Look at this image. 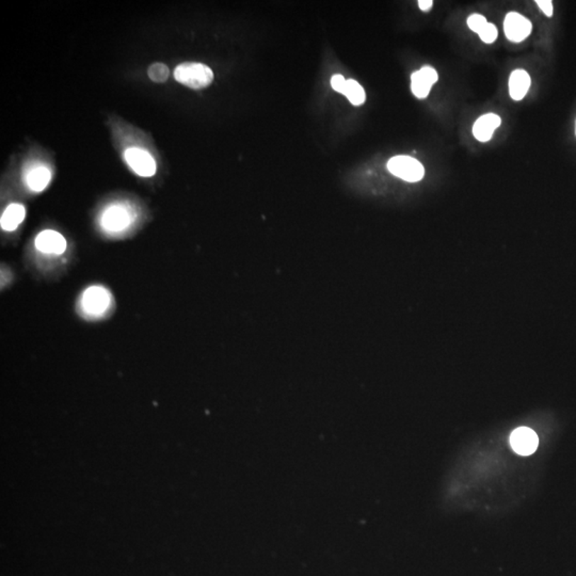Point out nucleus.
Wrapping results in <instances>:
<instances>
[{
	"mask_svg": "<svg viewBox=\"0 0 576 576\" xmlns=\"http://www.w3.org/2000/svg\"><path fill=\"white\" fill-rule=\"evenodd\" d=\"M392 175L410 183L421 181L425 175L423 165L410 156H395L387 162Z\"/></svg>",
	"mask_w": 576,
	"mask_h": 576,
	"instance_id": "nucleus-4",
	"label": "nucleus"
},
{
	"mask_svg": "<svg viewBox=\"0 0 576 576\" xmlns=\"http://www.w3.org/2000/svg\"><path fill=\"white\" fill-rule=\"evenodd\" d=\"M480 39L482 40V42L487 44L493 43L495 42V40L497 39V35H499V31H497V27L494 25L491 24V23H488V24L484 26V28L480 31Z\"/></svg>",
	"mask_w": 576,
	"mask_h": 576,
	"instance_id": "nucleus-16",
	"label": "nucleus"
},
{
	"mask_svg": "<svg viewBox=\"0 0 576 576\" xmlns=\"http://www.w3.org/2000/svg\"><path fill=\"white\" fill-rule=\"evenodd\" d=\"M52 179L50 169L44 166H38L31 169L26 175V184L33 192H41L48 187Z\"/></svg>",
	"mask_w": 576,
	"mask_h": 576,
	"instance_id": "nucleus-13",
	"label": "nucleus"
},
{
	"mask_svg": "<svg viewBox=\"0 0 576 576\" xmlns=\"http://www.w3.org/2000/svg\"><path fill=\"white\" fill-rule=\"evenodd\" d=\"M502 120L497 114L488 113L480 116L473 126L474 137L480 142H488L492 138L495 129L501 125Z\"/></svg>",
	"mask_w": 576,
	"mask_h": 576,
	"instance_id": "nucleus-10",
	"label": "nucleus"
},
{
	"mask_svg": "<svg viewBox=\"0 0 576 576\" xmlns=\"http://www.w3.org/2000/svg\"><path fill=\"white\" fill-rule=\"evenodd\" d=\"M125 162L131 170L142 177H151L156 173V162L151 154L139 148H129L124 153Z\"/></svg>",
	"mask_w": 576,
	"mask_h": 576,
	"instance_id": "nucleus-5",
	"label": "nucleus"
},
{
	"mask_svg": "<svg viewBox=\"0 0 576 576\" xmlns=\"http://www.w3.org/2000/svg\"><path fill=\"white\" fill-rule=\"evenodd\" d=\"M344 95H346L349 101L355 106L363 105L366 101V94L363 87L353 79L347 80L346 90H345Z\"/></svg>",
	"mask_w": 576,
	"mask_h": 576,
	"instance_id": "nucleus-14",
	"label": "nucleus"
},
{
	"mask_svg": "<svg viewBox=\"0 0 576 576\" xmlns=\"http://www.w3.org/2000/svg\"><path fill=\"white\" fill-rule=\"evenodd\" d=\"M113 306V298L108 288L101 285L90 286L84 289L79 300V312L89 321L103 319Z\"/></svg>",
	"mask_w": 576,
	"mask_h": 576,
	"instance_id": "nucleus-1",
	"label": "nucleus"
},
{
	"mask_svg": "<svg viewBox=\"0 0 576 576\" xmlns=\"http://www.w3.org/2000/svg\"><path fill=\"white\" fill-rule=\"evenodd\" d=\"M175 78L179 84L196 90L209 87L213 82L214 73L203 63L185 62L175 69Z\"/></svg>",
	"mask_w": 576,
	"mask_h": 576,
	"instance_id": "nucleus-2",
	"label": "nucleus"
},
{
	"mask_svg": "<svg viewBox=\"0 0 576 576\" xmlns=\"http://www.w3.org/2000/svg\"><path fill=\"white\" fill-rule=\"evenodd\" d=\"M432 6H433V1H432V0H419V7L421 11H429Z\"/></svg>",
	"mask_w": 576,
	"mask_h": 576,
	"instance_id": "nucleus-20",
	"label": "nucleus"
},
{
	"mask_svg": "<svg viewBox=\"0 0 576 576\" xmlns=\"http://www.w3.org/2000/svg\"><path fill=\"white\" fill-rule=\"evenodd\" d=\"M135 214L124 204H113L105 209L101 217V226L108 234H120L131 228Z\"/></svg>",
	"mask_w": 576,
	"mask_h": 576,
	"instance_id": "nucleus-3",
	"label": "nucleus"
},
{
	"mask_svg": "<svg viewBox=\"0 0 576 576\" xmlns=\"http://www.w3.org/2000/svg\"><path fill=\"white\" fill-rule=\"evenodd\" d=\"M531 87V77L527 72L516 70L512 72L509 78V93L514 101L524 99Z\"/></svg>",
	"mask_w": 576,
	"mask_h": 576,
	"instance_id": "nucleus-11",
	"label": "nucleus"
},
{
	"mask_svg": "<svg viewBox=\"0 0 576 576\" xmlns=\"http://www.w3.org/2000/svg\"><path fill=\"white\" fill-rule=\"evenodd\" d=\"M487 24H488V22H487L486 18L480 16V14H472V16L467 18V26L470 27L472 31L476 33H480Z\"/></svg>",
	"mask_w": 576,
	"mask_h": 576,
	"instance_id": "nucleus-17",
	"label": "nucleus"
},
{
	"mask_svg": "<svg viewBox=\"0 0 576 576\" xmlns=\"http://www.w3.org/2000/svg\"><path fill=\"white\" fill-rule=\"evenodd\" d=\"M439 79L437 71L431 67H421L411 76V89L417 99H426L432 86Z\"/></svg>",
	"mask_w": 576,
	"mask_h": 576,
	"instance_id": "nucleus-8",
	"label": "nucleus"
},
{
	"mask_svg": "<svg viewBox=\"0 0 576 576\" xmlns=\"http://www.w3.org/2000/svg\"><path fill=\"white\" fill-rule=\"evenodd\" d=\"M531 29H533L531 23L520 13L510 12L506 16L504 31H505L506 37L510 41L516 42V43L524 41L531 35Z\"/></svg>",
	"mask_w": 576,
	"mask_h": 576,
	"instance_id": "nucleus-6",
	"label": "nucleus"
},
{
	"mask_svg": "<svg viewBox=\"0 0 576 576\" xmlns=\"http://www.w3.org/2000/svg\"><path fill=\"white\" fill-rule=\"evenodd\" d=\"M38 251L46 255H61L67 250V240L60 233L45 230L38 235L35 241Z\"/></svg>",
	"mask_w": 576,
	"mask_h": 576,
	"instance_id": "nucleus-7",
	"label": "nucleus"
},
{
	"mask_svg": "<svg viewBox=\"0 0 576 576\" xmlns=\"http://www.w3.org/2000/svg\"><path fill=\"white\" fill-rule=\"evenodd\" d=\"M148 75L152 82L156 84H164L170 75L169 67L164 63H153L148 70Z\"/></svg>",
	"mask_w": 576,
	"mask_h": 576,
	"instance_id": "nucleus-15",
	"label": "nucleus"
},
{
	"mask_svg": "<svg viewBox=\"0 0 576 576\" xmlns=\"http://www.w3.org/2000/svg\"><path fill=\"white\" fill-rule=\"evenodd\" d=\"M331 86L336 92L342 93V94H345V90H346L347 86V80L343 77L342 75H334L331 79Z\"/></svg>",
	"mask_w": 576,
	"mask_h": 576,
	"instance_id": "nucleus-18",
	"label": "nucleus"
},
{
	"mask_svg": "<svg viewBox=\"0 0 576 576\" xmlns=\"http://www.w3.org/2000/svg\"><path fill=\"white\" fill-rule=\"evenodd\" d=\"M25 216H26V211L22 204H18V203L10 204L1 216V220H0L1 228L7 232H13L24 221Z\"/></svg>",
	"mask_w": 576,
	"mask_h": 576,
	"instance_id": "nucleus-12",
	"label": "nucleus"
},
{
	"mask_svg": "<svg viewBox=\"0 0 576 576\" xmlns=\"http://www.w3.org/2000/svg\"><path fill=\"white\" fill-rule=\"evenodd\" d=\"M536 3L546 16L550 18L553 16V3L550 0H537Z\"/></svg>",
	"mask_w": 576,
	"mask_h": 576,
	"instance_id": "nucleus-19",
	"label": "nucleus"
},
{
	"mask_svg": "<svg viewBox=\"0 0 576 576\" xmlns=\"http://www.w3.org/2000/svg\"><path fill=\"white\" fill-rule=\"evenodd\" d=\"M537 435L533 430L527 427H520L514 430L510 437V444L512 450L522 456H528L533 454L538 448Z\"/></svg>",
	"mask_w": 576,
	"mask_h": 576,
	"instance_id": "nucleus-9",
	"label": "nucleus"
}]
</instances>
